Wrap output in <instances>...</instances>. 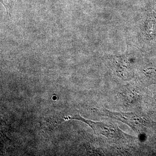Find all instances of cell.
<instances>
[{"label": "cell", "mask_w": 156, "mask_h": 156, "mask_svg": "<svg viewBox=\"0 0 156 156\" xmlns=\"http://www.w3.org/2000/svg\"><path fill=\"white\" fill-rule=\"evenodd\" d=\"M70 119L82 121L87 123L92 128L95 134H100L109 138L118 139L122 136L121 131L115 125L110 123L103 122H94L86 119L79 114L69 117Z\"/></svg>", "instance_id": "obj_1"}, {"label": "cell", "mask_w": 156, "mask_h": 156, "mask_svg": "<svg viewBox=\"0 0 156 156\" xmlns=\"http://www.w3.org/2000/svg\"><path fill=\"white\" fill-rule=\"evenodd\" d=\"M17 1V0H1V2L5 7L7 13L10 17H11L12 9Z\"/></svg>", "instance_id": "obj_3"}, {"label": "cell", "mask_w": 156, "mask_h": 156, "mask_svg": "<svg viewBox=\"0 0 156 156\" xmlns=\"http://www.w3.org/2000/svg\"><path fill=\"white\" fill-rule=\"evenodd\" d=\"M101 112L102 115L115 119L130 126L133 129L138 131L144 126L145 122L141 117L133 113L116 112L107 109H103Z\"/></svg>", "instance_id": "obj_2"}]
</instances>
